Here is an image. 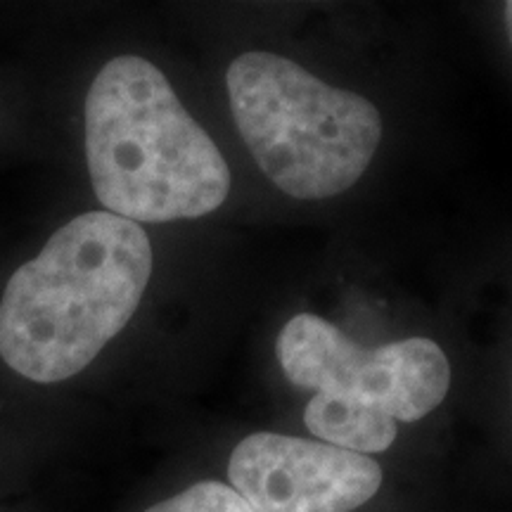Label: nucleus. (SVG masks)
Masks as SVG:
<instances>
[{
    "instance_id": "f257e3e1",
    "label": "nucleus",
    "mask_w": 512,
    "mask_h": 512,
    "mask_svg": "<svg viewBox=\"0 0 512 512\" xmlns=\"http://www.w3.org/2000/svg\"><path fill=\"white\" fill-rule=\"evenodd\" d=\"M152 275L140 223L88 211L12 273L0 297V358L38 384L79 375L138 311Z\"/></svg>"
},
{
    "instance_id": "f03ea898",
    "label": "nucleus",
    "mask_w": 512,
    "mask_h": 512,
    "mask_svg": "<svg viewBox=\"0 0 512 512\" xmlns=\"http://www.w3.org/2000/svg\"><path fill=\"white\" fill-rule=\"evenodd\" d=\"M86 159L102 207L133 223L200 219L230 192L219 147L138 55L114 57L88 88Z\"/></svg>"
},
{
    "instance_id": "7ed1b4c3",
    "label": "nucleus",
    "mask_w": 512,
    "mask_h": 512,
    "mask_svg": "<svg viewBox=\"0 0 512 512\" xmlns=\"http://www.w3.org/2000/svg\"><path fill=\"white\" fill-rule=\"evenodd\" d=\"M230 112L247 150L285 195L325 200L366 174L382 117L361 95L323 83L275 53H242L226 74Z\"/></svg>"
},
{
    "instance_id": "20e7f679",
    "label": "nucleus",
    "mask_w": 512,
    "mask_h": 512,
    "mask_svg": "<svg viewBox=\"0 0 512 512\" xmlns=\"http://www.w3.org/2000/svg\"><path fill=\"white\" fill-rule=\"evenodd\" d=\"M275 349L294 387L375 406L396 422L430 415L451 387L448 358L427 337L363 349L325 318L299 313L280 332Z\"/></svg>"
},
{
    "instance_id": "39448f33",
    "label": "nucleus",
    "mask_w": 512,
    "mask_h": 512,
    "mask_svg": "<svg viewBox=\"0 0 512 512\" xmlns=\"http://www.w3.org/2000/svg\"><path fill=\"white\" fill-rule=\"evenodd\" d=\"M382 477L370 456L275 432L249 434L228 463L230 486L254 512H354Z\"/></svg>"
},
{
    "instance_id": "423d86ee",
    "label": "nucleus",
    "mask_w": 512,
    "mask_h": 512,
    "mask_svg": "<svg viewBox=\"0 0 512 512\" xmlns=\"http://www.w3.org/2000/svg\"><path fill=\"white\" fill-rule=\"evenodd\" d=\"M304 422L313 437L344 451L380 453L396 441L399 427L392 415L332 394H313L304 408Z\"/></svg>"
},
{
    "instance_id": "0eeeda50",
    "label": "nucleus",
    "mask_w": 512,
    "mask_h": 512,
    "mask_svg": "<svg viewBox=\"0 0 512 512\" xmlns=\"http://www.w3.org/2000/svg\"><path fill=\"white\" fill-rule=\"evenodd\" d=\"M145 512H254L233 486L197 482L174 498L152 505Z\"/></svg>"
},
{
    "instance_id": "6e6552de",
    "label": "nucleus",
    "mask_w": 512,
    "mask_h": 512,
    "mask_svg": "<svg viewBox=\"0 0 512 512\" xmlns=\"http://www.w3.org/2000/svg\"><path fill=\"white\" fill-rule=\"evenodd\" d=\"M503 15H505V27H508V36H510V43H512V0H510V3L503 5Z\"/></svg>"
}]
</instances>
